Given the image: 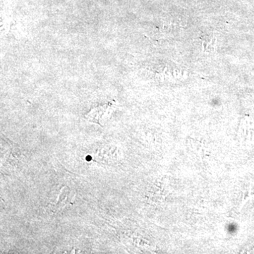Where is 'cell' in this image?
I'll list each match as a JSON object with an SVG mask.
<instances>
[{"label": "cell", "instance_id": "2", "mask_svg": "<svg viewBox=\"0 0 254 254\" xmlns=\"http://www.w3.org/2000/svg\"><path fill=\"white\" fill-rule=\"evenodd\" d=\"M113 111V105L111 103L100 105L93 108L85 115V118L91 123L97 124L100 127L104 126V124L108 121L111 117Z\"/></svg>", "mask_w": 254, "mask_h": 254}, {"label": "cell", "instance_id": "3", "mask_svg": "<svg viewBox=\"0 0 254 254\" xmlns=\"http://www.w3.org/2000/svg\"><path fill=\"white\" fill-rule=\"evenodd\" d=\"M225 230H226L227 233L231 235V234L235 233L237 228L236 227H235V225L231 224V222H230V223L227 224L226 227H225Z\"/></svg>", "mask_w": 254, "mask_h": 254}, {"label": "cell", "instance_id": "1", "mask_svg": "<svg viewBox=\"0 0 254 254\" xmlns=\"http://www.w3.org/2000/svg\"><path fill=\"white\" fill-rule=\"evenodd\" d=\"M76 193L68 187H63L50 197L49 208L53 213H57L67 205H72Z\"/></svg>", "mask_w": 254, "mask_h": 254}]
</instances>
